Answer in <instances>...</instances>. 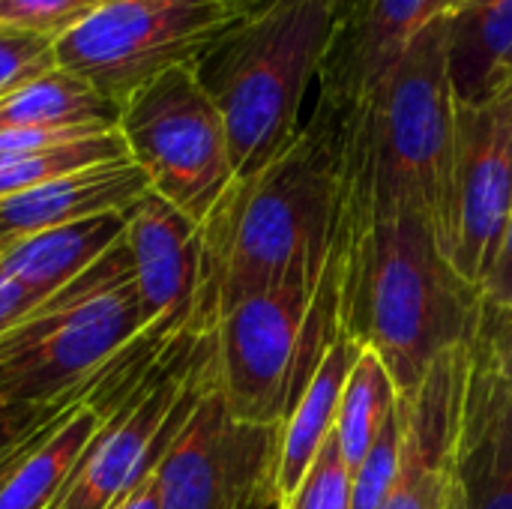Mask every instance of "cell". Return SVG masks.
I'll use <instances>...</instances> for the list:
<instances>
[{"label":"cell","mask_w":512,"mask_h":509,"mask_svg":"<svg viewBox=\"0 0 512 509\" xmlns=\"http://www.w3.org/2000/svg\"><path fill=\"white\" fill-rule=\"evenodd\" d=\"M342 210L339 135L315 105L297 138L258 174L234 180L201 225V279L189 330L216 333L237 303L288 279L321 282Z\"/></svg>","instance_id":"1"},{"label":"cell","mask_w":512,"mask_h":509,"mask_svg":"<svg viewBox=\"0 0 512 509\" xmlns=\"http://www.w3.org/2000/svg\"><path fill=\"white\" fill-rule=\"evenodd\" d=\"M450 36V18L426 21L372 96L345 114L324 108L339 135L342 210L336 237L402 213L423 216L438 228L456 123Z\"/></svg>","instance_id":"2"},{"label":"cell","mask_w":512,"mask_h":509,"mask_svg":"<svg viewBox=\"0 0 512 509\" xmlns=\"http://www.w3.org/2000/svg\"><path fill=\"white\" fill-rule=\"evenodd\" d=\"M336 255L342 333L384 363L399 396L441 354L471 342L483 291L453 270L423 216L402 213L336 237Z\"/></svg>","instance_id":"3"},{"label":"cell","mask_w":512,"mask_h":509,"mask_svg":"<svg viewBox=\"0 0 512 509\" xmlns=\"http://www.w3.org/2000/svg\"><path fill=\"white\" fill-rule=\"evenodd\" d=\"M336 18V0H276L228 27L192 63L222 114L237 180L258 174L297 138Z\"/></svg>","instance_id":"4"},{"label":"cell","mask_w":512,"mask_h":509,"mask_svg":"<svg viewBox=\"0 0 512 509\" xmlns=\"http://www.w3.org/2000/svg\"><path fill=\"white\" fill-rule=\"evenodd\" d=\"M144 330L126 234L0 339V405L78 402Z\"/></svg>","instance_id":"5"},{"label":"cell","mask_w":512,"mask_h":509,"mask_svg":"<svg viewBox=\"0 0 512 509\" xmlns=\"http://www.w3.org/2000/svg\"><path fill=\"white\" fill-rule=\"evenodd\" d=\"M339 336V255L333 246L321 282L288 279L219 318L216 387L228 411L243 423L285 426Z\"/></svg>","instance_id":"6"},{"label":"cell","mask_w":512,"mask_h":509,"mask_svg":"<svg viewBox=\"0 0 512 509\" xmlns=\"http://www.w3.org/2000/svg\"><path fill=\"white\" fill-rule=\"evenodd\" d=\"M246 15V0H105L57 36L54 54L60 69L123 105L165 69L195 63Z\"/></svg>","instance_id":"7"},{"label":"cell","mask_w":512,"mask_h":509,"mask_svg":"<svg viewBox=\"0 0 512 509\" xmlns=\"http://www.w3.org/2000/svg\"><path fill=\"white\" fill-rule=\"evenodd\" d=\"M117 132L150 189L198 225L237 180L222 114L192 63L141 84L120 105Z\"/></svg>","instance_id":"8"},{"label":"cell","mask_w":512,"mask_h":509,"mask_svg":"<svg viewBox=\"0 0 512 509\" xmlns=\"http://www.w3.org/2000/svg\"><path fill=\"white\" fill-rule=\"evenodd\" d=\"M512 216V75L480 99H456L450 177L435 240L459 276L483 291Z\"/></svg>","instance_id":"9"},{"label":"cell","mask_w":512,"mask_h":509,"mask_svg":"<svg viewBox=\"0 0 512 509\" xmlns=\"http://www.w3.org/2000/svg\"><path fill=\"white\" fill-rule=\"evenodd\" d=\"M282 426L237 420L216 381L156 468L162 509H261L276 495Z\"/></svg>","instance_id":"10"},{"label":"cell","mask_w":512,"mask_h":509,"mask_svg":"<svg viewBox=\"0 0 512 509\" xmlns=\"http://www.w3.org/2000/svg\"><path fill=\"white\" fill-rule=\"evenodd\" d=\"M468 345L441 354L426 378L399 396L402 456L381 509H459L465 462Z\"/></svg>","instance_id":"11"},{"label":"cell","mask_w":512,"mask_h":509,"mask_svg":"<svg viewBox=\"0 0 512 509\" xmlns=\"http://www.w3.org/2000/svg\"><path fill=\"white\" fill-rule=\"evenodd\" d=\"M123 216L144 327L189 330L201 279V225L153 189Z\"/></svg>","instance_id":"12"},{"label":"cell","mask_w":512,"mask_h":509,"mask_svg":"<svg viewBox=\"0 0 512 509\" xmlns=\"http://www.w3.org/2000/svg\"><path fill=\"white\" fill-rule=\"evenodd\" d=\"M432 0H354L333 27L321 72L318 105L345 114L372 96L429 21Z\"/></svg>","instance_id":"13"},{"label":"cell","mask_w":512,"mask_h":509,"mask_svg":"<svg viewBox=\"0 0 512 509\" xmlns=\"http://www.w3.org/2000/svg\"><path fill=\"white\" fill-rule=\"evenodd\" d=\"M147 192V174L132 159H120L81 168L0 198V252L60 225L102 213H126Z\"/></svg>","instance_id":"14"},{"label":"cell","mask_w":512,"mask_h":509,"mask_svg":"<svg viewBox=\"0 0 512 509\" xmlns=\"http://www.w3.org/2000/svg\"><path fill=\"white\" fill-rule=\"evenodd\" d=\"M480 444L512 447V306L483 297L468 342L465 450Z\"/></svg>","instance_id":"15"},{"label":"cell","mask_w":512,"mask_h":509,"mask_svg":"<svg viewBox=\"0 0 512 509\" xmlns=\"http://www.w3.org/2000/svg\"><path fill=\"white\" fill-rule=\"evenodd\" d=\"M126 234L123 213H102L27 237L0 252V273L21 288L51 297L93 267Z\"/></svg>","instance_id":"16"},{"label":"cell","mask_w":512,"mask_h":509,"mask_svg":"<svg viewBox=\"0 0 512 509\" xmlns=\"http://www.w3.org/2000/svg\"><path fill=\"white\" fill-rule=\"evenodd\" d=\"M360 354H363V348L351 336L342 333L333 342V348L327 351V357L321 360L318 372L312 375L309 387L297 399L294 411L288 414V420L282 426L279 468H276L279 501L294 495V489L303 483L306 471L312 468L315 456L321 453L327 438L336 432L342 390H345Z\"/></svg>","instance_id":"17"},{"label":"cell","mask_w":512,"mask_h":509,"mask_svg":"<svg viewBox=\"0 0 512 509\" xmlns=\"http://www.w3.org/2000/svg\"><path fill=\"white\" fill-rule=\"evenodd\" d=\"M99 423V414L81 402L51 420L30 453L0 483V509H54Z\"/></svg>","instance_id":"18"},{"label":"cell","mask_w":512,"mask_h":509,"mask_svg":"<svg viewBox=\"0 0 512 509\" xmlns=\"http://www.w3.org/2000/svg\"><path fill=\"white\" fill-rule=\"evenodd\" d=\"M120 105L93 84L54 66L0 99V132L6 129H117Z\"/></svg>","instance_id":"19"},{"label":"cell","mask_w":512,"mask_h":509,"mask_svg":"<svg viewBox=\"0 0 512 509\" xmlns=\"http://www.w3.org/2000/svg\"><path fill=\"white\" fill-rule=\"evenodd\" d=\"M450 75L459 102L480 99L512 75V0L453 18Z\"/></svg>","instance_id":"20"},{"label":"cell","mask_w":512,"mask_h":509,"mask_svg":"<svg viewBox=\"0 0 512 509\" xmlns=\"http://www.w3.org/2000/svg\"><path fill=\"white\" fill-rule=\"evenodd\" d=\"M396 405H399V393L390 372L372 351L363 348L342 390L339 417H336V441L354 474L366 459L369 447L375 444L378 432L384 429L387 417L396 411Z\"/></svg>","instance_id":"21"},{"label":"cell","mask_w":512,"mask_h":509,"mask_svg":"<svg viewBox=\"0 0 512 509\" xmlns=\"http://www.w3.org/2000/svg\"><path fill=\"white\" fill-rule=\"evenodd\" d=\"M129 159V150L120 138L117 129L99 132L45 153H30V156H6L0 159V198H9L15 192H24L30 186H39L45 180L105 165V162H120Z\"/></svg>","instance_id":"22"},{"label":"cell","mask_w":512,"mask_h":509,"mask_svg":"<svg viewBox=\"0 0 512 509\" xmlns=\"http://www.w3.org/2000/svg\"><path fill=\"white\" fill-rule=\"evenodd\" d=\"M459 509H512L510 444H480L465 450Z\"/></svg>","instance_id":"23"},{"label":"cell","mask_w":512,"mask_h":509,"mask_svg":"<svg viewBox=\"0 0 512 509\" xmlns=\"http://www.w3.org/2000/svg\"><path fill=\"white\" fill-rule=\"evenodd\" d=\"M354 504V471L348 468L336 432L327 438L303 483L291 498L282 501V509H351Z\"/></svg>","instance_id":"24"},{"label":"cell","mask_w":512,"mask_h":509,"mask_svg":"<svg viewBox=\"0 0 512 509\" xmlns=\"http://www.w3.org/2000/svg\"><path fill=\"white\" fill-rule=\"evenodd\" d=\"M402 456V414L399 405L387 417L384 429L378 432L375 444L369 447L366 459L354 474V504L351 509H381L399 474Z\"/></svg>","instance_id":"25"},{"label":"cell","mask_w":512,"mask_h":509,"mask_svg":"<svg viewBox=\"0 0 512 509\" xmlns=\"http://www.w3.org/2000/svg\"><path fill=\"white\" fill-rule=\"evenodd\" d=\"M54 36L0 27V99L57 66Z\"/></svg>","instance_id":"26"},{"label":"cell","mask_w":512,"mask_h":509,"mask_svg":"<svg viewBox=\"0 0 512 509\" xmlns=\"http://www.w3.org/2000/svg\"><path fill=\"white\" fill-rule=\"evenodd\" d=\"M90 9V0H0V27H21L57 39Z\"/></svg>","instance_id":"27"},{"label":"cell","mask_w":512,"mask_h":509,"mask_svg":"<svg viewBox=\"0 0 512 509\" xmlns=\"http://www.w3.org/2000/svg\"><path fill=\"white\" fill-rule=\"evenodd\" d=\"M75 402L57 405H0V462L33 441L51 420H57Z\"/></svg>","instance_id":"28"},{"label":"cell","mask_w":512,"mask_h":509,"mask_svg":"<svg viewBox=\"0 0 512 509\" xmlns=\"http://www.w3.org/2000/svg\"><path fill=\"white\" fill-rule=\"evenodd\" d=\"M483 297L495 306H512V216L498 243L495 261L483 279Z\"/></svg>","instance_id":"29"},{"label":"cell","mask_w":512,"mask_h":509,"mask_svg":"<svg viewBox=\"0 0 512 509\" xmlns=\"http://www.w3.org/2000/svg\"><path fill=\"white\" fill-rule=\"evenodd\" d=\"M39 303H45V297L21 288L18 282H12L9 276L0 273V339L6 333H12Z\"/></svg>","instance_id":"30"},{"label":"cell","mask_w":512,"mask_h":509,"mask_svg":"<svg viewBox=\"0 0 512 509\" xmlns=\"http://www.w3.org/2000/svg\"><path fill=\"white\" fill-rule=\"evenodd\" d=\"M108 509H162L159 507V483H156V471L150 477H144L132 492H126L120 501H114Z\"/></svg>","instance_id":"31"},{"label":"cell","mask_w":512,"mask_h":509,"mask_svg":"<svg viewBox=\"0 0 512 509\" xmlns=\"http://www.w3.org/2000/svg\"><path fill=\"white\" fill-rule=\"evenodd\" d=\"M471 0H432V6H429V21H435V18H459L462 12H465V6H468Z\"/></svg>","instance_id":"32"},{"label":"cell","mask_w":512,"mask_h":509,"mask_svg":"<svg viewBox=\"0 0 512 509\" xmlns=\"http://www.w3.org/2000/svg\"><path fill=\"white\" fill-rule=\"evenodd\" d=\"M39 435H42V432H39ZM39 435H36V438H39ZM36 438H33V441H27V444H24V447H21L18 453H12V456H9L6 462H0V483H3V480L9 477V471H12V468H15V465H18V462H21V459H24V456L30 453V447L36 444Z\"/></svg>","instance_id":"33"},{"label":"cell","mask_w":512,"mask_h":509,"mask_svg":"<svg viewBox=\"0 0 512 509\" xmlns=\"http://www.w3.org/2000/svg\"><path fill=\"white\" fill-rule=\"evenodd\" d=\"M270 3H276V0H246V6H249V15H255V12H261V9H267ZM354 0H336V6H339V15L351 6Z\"/></svg>","instance_id":"34"},{"label":"cell","mask_w":512,"mask_h":509,"mask_svg":"<svg viewBox=\"0 0 512 509\" xmlns=\"http://www.w3.org/2000/svg\"><path fill=\"white\" fill-rule=\"evenodd\" d=\"M261 509H282V501H270V504H264Z\"/></svg>","instance_id":"35"},{"label":"cell","mask_w":512,"mask_h":509,"mask_svg":"<svg viewBox=\"0 0 512 509\" xmlns=\"http://www.w3.org/2000/svg\"><path fill=\"white\" fill-rule=\"evenodd\" d=\"M99 3H105V0H90V6H99Z\"/></svg>","instance_id":"36"}]
</instances>
